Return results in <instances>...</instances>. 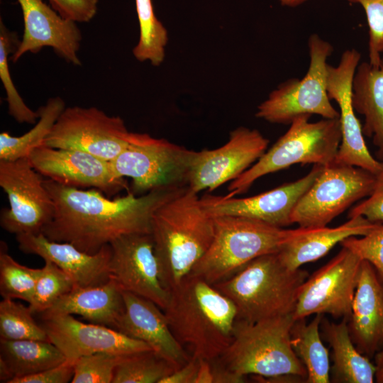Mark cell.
Masks as SVG:
<instances>
[{
	"instance_id": "44",
	"label": "cell",
	"mask_w": 383,
	"mask_h": 383,
	"mask_svg": "<svg viewBox=\"0 0 383 383\" xmlns=\"http://www.w3.org/2000/svg\"><path fill=\"white\" fill-rule=\"evenodd\" d=\"M213 383H243L245 377L241 376L222 365L218 359L211 361Z\"/></svg>"
},
{
	"instance_id": "43",
	"label": "cell",
	"mask_w": 383,
	"mask_h": 383,
	"mask_svg": "<svg viewBox=\"0 0 383 383\" xmlns=\"http://www.w3.org/2000/svg\"><path fill=\"white\" fill-rule=\"evenodd\" d=\"M199 360L200 359L191 356L187 363L163 378L160 383H194Z\"/></svg>"
},
{
	"instance_id": "35",
	"label": "cell",
	"mask_w": 383,
	"mask_h": 383,
	"mask_svg": "<svg viewBox=\"0 0 383 383\" xmlns=\"http://www.w3.org/2000/svg\"><path fill=\"white\" fill-rule=\"evenodd\" d=\"M33 315L28 306L3 299L0 302V338L48 340L45 330Z\"/></svg>"
},
{
	"instance_id": "33",
	"label": "cell",
	"mask_w": 383,
	"mask_h": 383,
	"mask_svg": "<svg viewBox=\"0 0 383 383\" xmlns=\"http://www.w3.org/2000/svg\"><path fill=\"white\" fill-rule=\"evenodd\" d=\"M20 40L15 32L9 31L0 21V79L6 94L8 112L20 123H36L38 111L30 109L18 92L10 74L9 56L16 50Z\"/></svg>"
},
{
	"instance_id": "24",
	"label": "cell",
	"mask_w": 383,
	"mask_h": 383,
	"mask_svg": "<svg viewBox=\"0 0 383 383\" xmlns=\"http://www.w3.org/2000/svg\"><path fill=\"white\" fill-rule=\"evenodd\" d=\"M123 310V291L110 278L99 285L74 287L40 316L44 319L55 315L77 314L92 323L115 329Z\"/></svg>"
},
{
	"instance_id": "16",
	"label": "cell",
	"mask_w": 383,
	"mask_h": 383,
	"mask_svg": "<svg viewBox=\"0 0 383 383\" xmlns=\"http://www.w3.org/2000/svg\"><path fill=\"white\" fill-rule=\"evenodd\" d=\"M110 277L122 291L140 296L165 309L170 292L162 284L151 234L121 236L111 243Z\"/></svg>"
},
{
	"instance_id": "31",
	"label": "cell",
	"mask_w": 383,
	"mask_h": 383,
	"mask_svg": "<svg viewBox=\"0 0 383 383\" xmlns=\"http://www.w3.org/2000/svg\"><path fill=\"white\" fill-rule=\"evenodd\" d=\"M140 35L133 55L140 62L159 66L164 61L168 42L166 28L156 17L152 0H135Z\"/></svg>"
},
{
	"instance_id": "3",
	"label": "cell",
	"mask_w": 383,
	"mask_h": 383,
	"mask_svg": "<svg viewBox=\"0 0 383 383\" xmlns=\"http://www.w3.org/2000/svg\"><path fill=\"white\" fill-rule=\"evenodd\" d=\"M213 235V217L203 207L198 194L188 187L155 211L151 235L160 280L167 290L191 273Z\"/></svg>"
},
{
	"instance_id": "15",
	"label": "cell",
	"mask_w": 383,
	"mask_h": 383,
	"mask_svg": "<svg viewBox=\"0 0 383 383\" xmlns=\"http://www.w3.org/2000/svg\"><path fill=\"white\" fill-rule=\"evenodd\" d=\"M28 158L43 177L67 187H93L108 197L123 190L129 191L126 179L115 174L110 161L84 151L41 145Z\"/></svg>"
},
{
	"instance_id": "2",
	"label": "cell",
	"mask_w": 383,
	"mask_h": 383,
	"mask_svg": "<svg viewBox=\"0 0 383 383\" xmlns=\"http://www.w3.org/2000/svg\"><path fill=\"white\" fill-rule=\"evenodd\" d=\"M164 312L187 351L209 361L218 359L230 344L238 318L230 299L213 284L192 274L170 291Z\"/></svg>"
},
{
	"instance_id": "18",
	"label": "cell",
	"mask_w": 383,
	"mask_h": 383,
	"mask_svg": "<svg viewBox=\"0 0 383 383\" xmlns=\"http://www.w3.org/2000/svg\"><path fill=\"white\" fill-rule=\"evenodd\" d=\"M323 166L313 165L303 177L255 196L235 198L206 194L201 198V202L212 216H240L284 228L292 224L291 216L295 206L312 185Z\"/></svg>"
},
{
	"instance_id": "34",
	"label": "cell",
	"mask_w": 383,
	"mask_h": 383,
	"mask_svg": "<svg viewBox=\"0 0 383 383\" xmlns=\"http://www.w3.org/2000/svg\"><path fill=\"white\" fill-rule=\"evenodd\" d=\"M42 268L33 269L17 262L8 252L5 242L0 244V294L3 299L31 301Z\"/></svg>"
},
{
	"instance_id": "30",
	"label": "cell",
	"mask_w": 383,
	"mask_h": 383,
	"mask_svg": "<svg viewBox=\"0 0 383 383\" xmlns=\"http://www.w3.org/2000/svg\"><path fill=\"white\" fill-rule=\"evenodd\" d=\"M66 108L60 96L50 98L38 111L39 118L34 127L18 137L8 132L0 133V160L12 161L28 157L35 148L43 145L53 126Z\"/></svg>"
},
{
	"instance_id": "14",
	"label": "cell",
	"mask_w": 383,
	"mask_h": 383,
	"mask_svg": "<svg viewBox=\"0 0 383 383\" xmlns=\"http://www.w3.org/2000/svg\"><path fill=\"white\" fill-rule=\"evenodd\" d=\"M268 145L269 140L256 129L243 126L234 129L223 145L196 151L187 187L198 194L234 180L257 161Z\"/></svg>"
},
{
	"instance_id": "29",
	"label": "cell",
	"mask_w": 383,
	"mask_h": 383,
	"mask_svg": "<svg viewBox=\"0 0 383 383\" xmlns=\"http://www.w3.org/2000/svg\"><path fill=\"white\" fill-rule=\"evenodd\" d=\"M322 318V314H316L309 323L306 318L294 320L291 328L292 346L306 369V383L331 382L329 353L321 336Z\"/></svg>"
},
{
	"instance_id": "9",
	"label": "cell",
	"mask_w": 383,
	"mask_h": 383,
	"mask_svg": "<svg viewBox=\"0 0 383 383\" xmlns=\"http://www.w3.org/2000/svg\"><path fill=\"white\" fill-rule=\"evenodd\" d=\"M309 67L301 79H290L273 90L258 106L255 116L271 123L290 124L298 116L316 114L338 118L327 91V58L333 48L318 34L308 40Z\"/></svg>"
},
{
	"instance_id": "19",
	"label": "cell",
	"mask_w": 383,
	"mask_h": 383,
	"mask_svg": "<svg viewBox=\"0 0 383 383\" xmlns=\"http://www.w3.org/2000/svg\"><path fill=\"white\" fill-rule=\"evenodd\" d=\"M40 325L48 340L71 361L98 353L125 355L152 350L146 343L114 328L92 323H84L71 314L42 319Z\"/></svg>"
},
{
	"instance_id": "28",
	"label": "cell",
	"mask_w": 383,
	"mask_h": 383,
	"mask_svg": "<svg viewBox=\"0 0 383 383\" xmlns=\"http://www.w3.org/2000/svg\"><path fill=\"white\" fill-rule=\"evenodd\" d=\"M0 360L15 378L55 367L67 358L49 340L0 339Z\"/></svg>"
},
{
	"instance_id": "40",
	"label": "cell",
	"mask_w": 383,
	"mask_h": 383,
	"mask_svg": "<svg viewBox=\"0 0 383 383\" xmlns=\"http://www.w3.org/2000/svg\"><path fill=\"white\" fill-rule=\"evenodd\" d=\"M357 216H362L373 223L383 224V166L376 174L370 195L348 212V218Z\"/></svg>"
},
{
	"instance_id": "12",
	"label": "cell",
	"mask_w": 383,
	"mask_h": 383,
	"mask_svg": "<svg viewBox=\"0 0 383 383\" xmlns=\"http://www.w3.org/2000/svg\"><path fill=\"white\" fill-rule=\"evenodd\" d=\"M131 132L119 116L96 107H66L43 145L77 150L111 161L128 145Z\"/></svg>"
},
{
	"instance_id": "42",
	"label": "cell",
	"mask_w": 383,
	"mask_h": 383,
	"mask_svg": "<svg viewBox=\"0 0 383 383\" xmlns=\"http://www.w3.org/2000/svg\"><path fill=\"white\" fill-rule=\"evenodd\" d=\"M74 361L67 360L62 364L43 371L21 377H15L9 383H67L74 376Z\"/></svg>"
},
{
	"instance_id": "4",
	"label": "cell",
	"mask_w": 383,
	"mask_h": 383,
	"mask_svg": "<svg viewBox=\"0 0 383 383\" xmlns=\"http://www.w3.org/2000/svg\"><path fill=\"white\" fill-rule=\"evenodd\" d=\"M309 273L291 270L277 252L261 255L213 284L235 304L237 319L249 322L293 314Z\"/></svg>"
},
{
	"instance_id": "45",
	"label": "cell",
	"mask_w": 383,
	"mask_h": 383,
	"mask_svg": "<svg viewBox=\"0 0 383 383\" xmlns=\"http://www.w3.org/2000/svg\"><path fill=\"white\" fill-rule=\"evenodd\" d=\"M194 383H213L211 362L200 359L199 369Z\"/></svg>"
},
{
	"instance_id": "20",
	"label": "cell",
	"mask_w": 383,
	"mask_h": 383,
	"mask_svg": "<svg viewBox=\"0 0 383 383\" xmlns=\"http://www.w3.org/2000/svg\"><path fill=\"white\" fill-rule=\"evenodd\" d=\"M22 10L23 33L10 60L17 62L26 52L38 53L50 47L65 61L82 65L78 52L82 33L76 22L63 18L43 0H17Z\"/></svg>"
},
{
	"instance_id": "38",
	"label": "cell",
	"mask_w": 383,
	"mask_h": 383,
	"mask_svg": "<svg viewBox=\"0 0 383 383\" xmlns=\"http://www.w3.org/2000/svg\"><path fill=\"white\" fill-rule=\"evenodd\" d=\"M340 245L350 250L362 260L369 262L383 280V224H378L360 238L348 237Z\"/></svg>"
},
{
	"instance_id": "41",
	"label": "cell",
	"mask_w": 383,
	"mask_h": 383,
	"mask_svg": "<svg viewBox=\"0 0 383 383\" xmlns=\"http://www.w3.org/2000/svg\"><path fill=\"white\" fill-rule=\"evenodd\" d=\"M63 18L76 23H87L96 15L99 0H49Z\"/></svg>"
},
{
	"instance_id": "5",
	"label": "cell",
	"mask_w": 383,
	"mask_h": 383,
	"mask_svg": "<svg viewBox=\"0 0 383 383\" xmlns=\"http://www.w3.org/2000/svg\"><path fill=\"white\" fill-rule=\"evenodd\" d=\"M293 314L249 322L237 319L231 341L218 361L246 377H296L306 381V369L293 350Z\"/></svg>"
},
{
	"instance_id": "32",
	"label": "cell",
	"mask_w": 383,
	"mask_h": 383,
	"mask_svg": "<svg viewBox=\"0 0 383 383\" xmlns=\"http://www.w3.org/2000/svg\"><path fill=\"white\" fill-rule=\"evenodd\" d=\"M177 368L152 350L123 355L112 383H160Z\"/></svg>"
},
{
	"instance_id": "22",
	"label": "cell",
	"mask_w": 383,
	"mask_h": 383,
	"mask_svg": "<svg viewBox=\"0 0 383 383\" xmlns=\"http://www.w3.org/2000/svg\"><path fill=\"white\" fill-rule=\"evenodd\" d=\"M16 238L19 250L53 262L72 279L77 287L99 285L111 278L110 244L91 255L70 243L50 240L41 233L20 234L16 235Z\"/></svg>"
},
{
	"instance_id": "6",
	"label": "cell",
	"mask_w": 383,
	"mask_h": 383,
	"mask_svg": "<svg viewBox=\"0 0 383 383\" xmlns=\"http://www.w3.org/2000/svg\"><path fill=\"white\" fill-rule=\"evenodd\" d=\"M212 217V242L189 274L211 284L229 277L261 255L278 252L284 243L303 231L300 227L284 229L240 216Z\"/></svg>"
},
{
	"instance_id": "10",
	"label": "cell",
	"mask_w": 383,
	"mask_h": 383,
	"mask_svg": "<svg viewBox=\"0 0 383 383\" xmlns=\"http://www.w3.org/2000/svg\"><path fill=\"white\" fill-rule=\"evenodd\" d=\"M376 175L361 167L336 162L323 166L299 200L292 224L303 228L326 227L357 201L372 193Z\"/></svg>"
},
{
	"instance_id": "37",
	"label": "cell",
	"mask_w": 383,
	"mask_h": 383,
	"mask_svg": "<svg viewBox=\"0 0 383 383\" xmlns=\"http://www.w3.org/2000/svg\"><path fill=\"white\" fill-rule=\"evenodd\" d=\"M123 355L98 353L74 360L72 383H112Z\"/></svg>"
},
{
	"instance_id": "46",
	"label": "cell",
	"mask_w": 383,
	"mask_h": 383,
	"mask_svg": "<svg viewBox=\"0 0 383 383\" xmlns=\"http://www.w3.org/2000/svg\"><path fill=\"white\" fill-rule=\"evenodd\" d=\"M374 382L383 383V347L374 355Z\"/></svg>"
},
{
	"instance_id": "25",
	"label": "cell",
	"mask_w": 383,
	"mask_h": 383,
	"mask_svg": "<svg viewBox=\"0 0 383 383\" xmlns=\"http://www.w3.org/2000/svg\"><path fill=\"white\" fill-rule=\"evenodd\" d=\"M377 225L357 216L335 228H303L299 235L284 243L277 254L288 268L296 270L325 256L344 239L365 235Z\"/></svg>"
},
{
	"instance_id": "8",
	"label": "cell",
	"mask_w": 383,
	"mask_h": 383,
	"mask_svg": "<svg viewBox=\"0 0 383 383\" xmlns=\"http://www.w3.org/2000/svg\"><path fill=\"white\" fill-rule=\"evenodd\" d=\"M196 151L147 133H131L127 147L110 161L115 174L131 179L135 195L171 187H187Z\"/></svg>"
},
{
	"instance_id": "7",
	"label": "cell",
	"mask_w": 383,
	"mask_h": 383,
	"mask_svg": "<svg viewBox=\"0 0 383 383\" xmlns=\"http://www.w3.org/2000/svg\"><path fill=\"white\" fill-rule=\"evenodd\" d=\"M294 118L289 128L250 167L231 181L227 197L246 192L259 178L295 164L328 165L335 161L341 141L338 118L309 121Z\"/></svg>"
},
{
	"instance_id": "23",
	"label": "cell",
	"mask_w": 383,
	"mask_h": 383,
	"mask_svg": "<svg viewBox=\"0 0 383 383\" xmlns=\"http://www.w3.org/2000/svg\"><path fill=\"white\" fill-rule=\"evenodd\" d=\"M348 326L358 351L370 359L383 347V280L366 260L361 262Z\"/></svg>"
},
{
	"instance_id": "27",
	"label": "cell",
	"mask_w": 383,
	"mask_h": 383,
	"mask_svg": "<svg viewBox=\"0 0 383 383\" xmlns=\"http://www.w3.org/2000/svg\"><path fill=\"white\" fill-rule=\"evenodd\" d=\"M322 337L332 350L333 365L331 382L335 383H372L374 382V365L358 351L351 340L348 319L335 323L322 318Z\"/></svg>"
},
{
	"instance_id": "36",
	"label": "cell",
	"mask_w": 383,
	"mask_h": 383,
	"mask_svg": "<svg viewBox=\"0 0 383 383\" xmlns=\"http://www.w3.org/2000/svg\"><path fill=\"white\" fill-rule=\"evenodd\" d=\"M75 287L72 279L55 264L45 261L28 306L33 314L41 313Z\"/></svg>"
},
{
	"instance_id": "21",
	"label": "cell",
	"mask_w": 383,
	"mask_h": 383,
	"mask_svg": "<svg viewBox=\"0 0 383 383\" xmlns=\"http://www.w3.org/2000/svg\"><path fill=\"white\" fill-rule=\"evenodd\" d=\"M124 310L115 329L148 344L177 369L187 363L191 355L179 343L166 315L155 303L123 291Z\"/></svg>"
},
{
	"instance_id": "26",
	"label": "cell",
	"mask_w": 383,
	"mask_h": 383,
	"mask_svg": "<svg viewBox=\"0 0 383 383\" xmlns=\"http://www.w3.org/2000/svg\"><path fill=\"white\" fill-rule=\"evenodd\" d=\"M352 102L356 113L365 118L363 135L377 148V159L383 161V57L378 65H358L353 80Z\"/></svg>"
},
{
	"instance_id": "17",
	"label": "cell",
	"mask_w": 383,
	"mask_h": 383,
	"mask_svg": "<svg viewBox=\"0 0 383 383\" xmlns=\"http://www.w3.org/2000/svg\"><path fill=\"white\" fill-rule=\"evenodd\" d=\"M360 58L357 50L350 49L342 54L337 66L327 65L328 95L340 108L341 141L335 162L359 167L376 175L383 162L370 152L352 102L353 80Z\"/></svg>"
},
{
	"instance_id": "39",
	"label": "cell",
	"mask_w": 383,
	"mask_h": 383,
	"mask_svg": "<svg viewBox=\"0 0 383 383\" xmlns=\"http://www.w3.org/2000/svg\"><path fill=\"white\" fill-rule=\"evenodd\" d=\"M360 4L365 11L369 28V62L379 65L383 52V0H348Z\"/></svg>"
},
{
	"instance_id": "1",
	"label": "cell",
	"mask_w": 383,
	"mask_h": 383,
	"mask_svg": "<svg viewBox=\"0 0 383 383\" xmlns=\"http://www.w3.org/2000/svg\"><path fill=\"white\" fill-rule=\"evenodd\" d=\"M55 206L42 229L50 240L67 242L93 255L115 239L129 234H151L155 211L187 187H165L137 196L131 191L110 199L96 189L84 190L44 179Z\"/></svg>"
},
{
	"instance_id": "11",
	"label": "cell",
	"mask_w": 383,
	"mask_h": 383,
	"mask_svg": "<svg viewBox=\"0 0 383 383\" xmlns=\"http://www.w3.org/2000/svg\"><path fill=\"white\" fill-rule=\"evenodd\" d=\"M42 177L28 157L0 160V187L9 203L0 214L6 231L16 235L39 234L52 218L54 203Z\"/></svg>"
},
{
	"instance_id": "13",
	"label": "cell",
	"mask_w": 383,
	"mask_h": 383,
	"mask_svg": "<svg viewBox=\"0 0 383 383\" xmlns=\"http://www.w3.org/2000/svg\"><path fill=\"white\" fill-rule=\"evenodd\" d=\"M361 262L357 255L342 247L334 257L304 282L293 313L294 319L327 313L348 321Z\"/></svg>"
},
{
	"instance_id": "47",
	"label": "cell",
	"mask_w": 383,
	"mask_h": 383,
	"mask_svg": "<svg viewBox=\"0 0 383 383\" xmlns=\"http://www.w3.org/2000/svg\"><path fill=\"white\" fill-rule=\"evenodd\" d=\"M282 5L289 7L298 6L307 0H279Z\"/></svg>"
}]
</instances>
